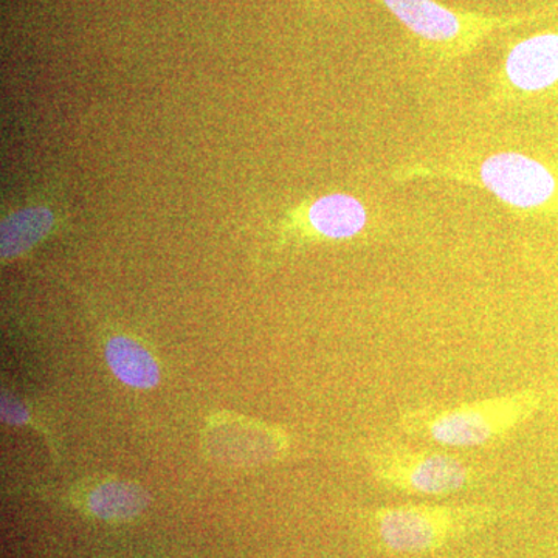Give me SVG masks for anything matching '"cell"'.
Wrapping results in <instances>:
<instances>
[{
  "mask_svg": "<svg viewBox=\"0 0 558 558\" xmlns=\"http://www.w3.org/2000/svg\"><path fill=\"white\" fill-rule=\"evenodd\" d=\"M539 405L542 395L524 388L457 405L409 409L399 414L398 427L411 438L438 446L481 449L508 438L537 413Z\"/></svg>",
  "mask_w": 558,
  "mask_h": 558,
  "instance_id": "obj_1",
  "label": "cell"
},
{
  "mask_svg": "<svg viewBox=\"0 0 558 558\" xmlns=\"http://www.w3.org/2000/svg\"><path fill=\"white\" fill-rule=\"evenodd\" d=\"M490 505H398L374 510L369 523L380 545L391 553H435L501 520Z\"/></svg>",
  "mask_w": 558,
  "mask_h": 558,
  "instance_id": "obj_2",
  "label": "cell"
},
{
  "mask_svg": "<svg viewBox=\"0 0 558 558\" xmlns=\"http://www.w3.org/2000/svg\"><path fill=\"white\" fill-rule=\"evenodd\" d=\"M369 469L379 486L421 497H449L481 481L480 469L457 454L405 446L371 451Z\"/></svg>",
  "mask_w": 558,
  "mask_h": 558,
  "instance_id": "obj_3",
  "label": "cell"
},
{
  "mask_svg": "<svg viewBox=\"0 0 558 558\" xmlns=\"http://www.w3.org/2000/svg\"><path fill=\"white\" fill-rule=\"evenodd\" d=\"M480 178L498 199L519 208L539 207L556 191V180L542 163L515 153L488 157L481 165Z\"/></svg>",
  "mask_w": 558,
  "mask_h": 558,
  "instance_id": "obj_4",
  "label": "cell"
},
{
  "mask_svg": "<svg viewBox=\"0 0 558 558\" xmlns=\"http://www.w3.org/2000/svg\"><path fill=\"white\" fill-rule=\"evenodd\" d=\"M384 3L414 35L432 43H453L465 32L478 35L508 24L502 20L461 16L435 0H384Z\"/></svg>",
  "mask_w": 558,
  "mask_h": 558,
  "instance_id": "obj_5",
  "label": "cell"
},
{
  "mask_svg": "<svg viewBox=\"0 0 558 558\" xmlns=\"http://www.w3.org/2000/svg\"><path fill=\"white\" fill-rule=\"evenodd\" d=\"M510 83L521 90H542L558 81V35H538L517 44L506 61Z\"/></svg>",
  "mask_w": 558,
  "mask_h": 558,
  "instance_id": "obj_6",
  "label": "cell"
},
{
  "mask_svg": "<svg viewBox=\"0 0 558 558\" xmlns=\"http://www.w3.org/2000/svg\"><path fill=\"white\" fill-rule=\"evenodd\" d=\"M312 229L329 240H349L366 226L365 207L349 194H330L311 205Z\"/></svg>",
  "mask_w": 558,
  "mask_h": 558,
  "instance_id": "obj_7",
  "label": "cell"
},
{
  "mask_svg": "<svg viewBox=\"0 0 558 558\" xmlns=\"http://www.w3.org/2000/svg\"><path fill=\"white\" fill-rule=\"evenodd\" d=\"M109 368L124 385L149 389L159 385L160 369L156 359L137 341L128 337H113L105 351Z\"/></svg>",
  "mask_w": 558,
  "mask_h": 558,
  "instance_id": "obj_8",
  "label": "cell"
},
{
  "mask_svg": "<svg viewBox=\"0 0 558 558\" xmlns=\"http://www.w3.org/2000/svg\"><path fill=\"white\" fill-rule=\"evenodd\" d=\"M148 501V495L142 487L116 481L94 488L87 498V509L97 519L130 521L146 509Z\"/></svg>",
  "mask_w": 558,
  "mask_h": 558,
  "instance_id": "obj_9",
  "label": "cell"
},
{
  "mask_svg": "<svg viewBox=\"0 0 558 558\" xmlns=\"http://www.w3.org/2000/svg\"><path fill=\"white\" fill-rule=\"evenodd\" d=\"M53 226V215L44 207L21 209L2 223V258L13 259L38 244Z\"/></svg>",
  "mask_w": 558,
  "mask_h": 558,
  "instance_id": "obj_10",
  "label": "cell"
},
{
  "mask_svg": "<svg viewBox=\"0 0 558 558\" xmlns=\"http://www.w3.org/2000/svg\"><path fill=\"white\" fill-rule=\"evenodd\" d=\"M3 417L10 422V424H22L27 418V413L21 405H11L10 402L3 400Z\"/></svg>",
  "mask_w": 558,
  "mask_h": 558,
  "instance_id": "obj_11",
  "label": "cell"
}]
</instances>
